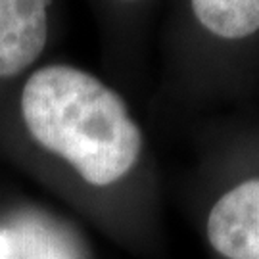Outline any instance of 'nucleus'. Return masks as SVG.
<instances>
[{
    "mask_svg": "<svg viewBox=\"0 0 259 259\" xmlns=\"http://www.w3.org/2000/svg\"><path fill=\"white\" fill-rule=\"evenodd\" d=\"M29 259H64L52 244L37 242V236H31V257Z\"/></svg>",
    "mask_w": 259,
    "mask_h": 259,
    "instance_id": "nucleus-5",
    "label": "nucleus"
},
{
    "mask_svg": "<svg viewBox=\"0 0 259 259\" xmlns=\"http://www.w3.org/2000/svg\"><path fill=\"white\" fill-rule=\"evenodd\" d=\"M198 21L221 38H244L259 31V0H192Z\"/></svg>",
    "mask_w": 259,
    "mask_h": 259,
    "instance_id": "nucleus-4",
    "label": "nucleus"
},
{
    "mask_svg": "<svg viewBox=\"0 0 259 259\" xmlns=\"http://www.w3.org/2000/svg\"><path fill=\"white\" fill-rule=\"evenodd\" d=\"M21 115L42 148L98 188L121 181L140 156L142 135L125 100L71 65H47L31 75L21 91Z\"/></svg>",
    "mask_w": 259,
    "mask_h": 259,
    "instance_id": "nucleus-1",
    "label": "nucleus"
},
{
    "mask_svg": "<svg viewBox=\"0 0 259 259\" xmlns=\"http://www.w3.org/2000/svg\"><path fill=\"white\" fill-rule=\"evenodd\" d=\"M207 240L225 259H259V179L223 194L207 215Z\"/></svg>",
    "mask_w": 259,
    "mask_h": 259,
    "instance_id": "nucleus-2",
    "label": "nucleus"
},
{
    "mask_svg": "<svg viewBox=\"0 0 259 259\" xmlns=\"http://www.w3.org/2000/svg\"><path fill=\"white\" fill-rule=\"evenodd\" d=\"M50 0H0V77L25 71L45 50Z\"/></svg>",
    "mask_w": 259,
    "mask_h": 259,
    "instance_id": "nucleus-3",
    "label": "nucleus"
}]
</instances>
